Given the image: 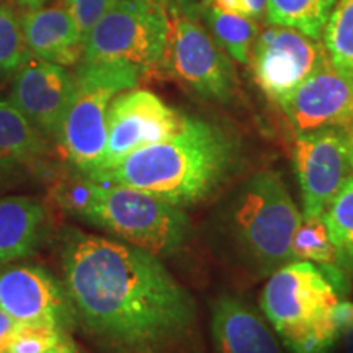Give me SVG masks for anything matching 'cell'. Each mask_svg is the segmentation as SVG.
I'll list each match as a JSON object with an SVG mask.
<instances>
[{"label": "cell", "mask_w": 353, "mask_h": 353, "mask_svg": "<svg viewBox=\"0 0 353 353\" xmlns=\"http://www.w3.org/2000/svg\"><path fill=\"white\" fill-rule=\"evenodd\" d=\"M260 301L291 353H329L341 335L334 319L339 291L319 265L293 260L276 268Z\"/></svg>", "instance_id": "277c9868"}, {"label": "cell", "mask_w": 353, "mask_h": 353, "mask_svg": "<svg viewBox=\"0 0 353 353\" xmlns=\"http://www.w3.org/2000/svg\"><path fill=\"white\" fill-rule=\"evenodd\" d=\"M268 0H211V6L221 12L260 21L265 19Z\"/></svg>", "instance_id": "4316f807"}, {"label": "cell", "mask_w": 353, "mask_h": 353, "mask_svg": "<svg viewBox=\"0 0 353 353\" xmlns=\"http://www.w3.org/2000/svg\"><path fill=\"white\" fill-rule=\"evenodd\" d=\"M303 213L276 172H259L247 182L232 208L237 244L262 272H275L293 262L291 242Z\"/></svg>", "instance_id": "5b68a950"}, {"label": "cell", "mask_w": 353, "mask_h": 353, "mask_svg": "<svg viewBox=\"0 0 353 353\" xmlns=\"http://www.w3.org/2000/svg\"><path fill=\"white\" fill-rule=\"evenodd\" d=\"M211 6V0H174V6L176 12H180L182 15H187L190 19H201L203 12ZM169 7V8H170Z\"/></svg>", "instance_id": "83f0119b"}, {"label": "cell", "mask_w": 353, "mask_h": 353, "mask_svg": "<svg viewBox=\"0 0 353 353\" xmlns=\"http://www.w3.org/2000/svg\"><path fill=\"white\" fill-rule=\"evenodd\" d=\"M46 353H81V352L77 350L76 345H74V343L70 342L68 337H63L56 347H52L51 350Z\"/></svg>", "instance_id": "4dcf8cb0"}, {"label": "cell", "mask_w": 353, "mask_h": 353, "mask_svg": "<svg viewBox=\"0 0 353 353\" xmlns=\"http://www.w3.org/2000/svg\"><path fill=\"white\" fill-rule=\"evenodd\" d=\"M63 337V330L51 325L20 322L3 353H46L56 347Z\"/></svg>", "instance_id": "d4e9b609"}, {"label": "cell", "mask_w": 353, "mask_h": 353, "mask_svg": "<svg viewBox=\"0 0 353 353\" xmlns=\"http://www.w3.org/2000/svg\"><path fill=\"white\" fill-rule=\"evenodd\" d=\"M72 314L110 353H187L195 304L156 255L77 232L63 252Z\"/></svg>", "instance_id": "6da1fadb"}, {"label": "cell", "mask_w": 353, "mask_h": 353, "mask_svg": "<svg viewBox=\"0 0 353 353\" xmlns=\"http://www.w3.org/2000/svg\"><path fill=\"white\" fill-rule=\"evenodd\" d=\"M0 353H3V352H2V350H0Z\"/></svg>", "instance_id": "d590c367"}, {"label": "cell", "mask_w": 353, "mask_h": 353, "mask_svg": "<svg viewBox=\"0 0 353 353\" xmlns=\"http://www.w3.org/2000/svg\"><path fill=\"white\" fill-rule=\"evenodd\" d=\"M20 21L30 54L63 68L81 63L85 39L64 6L26 10Z\"/></svg>", "instance_id": "9a60e30c"}, {"label": "cell", "mask_w": 353, "mask_h": 353, "mask_svg": "<svg viewBox=\"0 0 353 353\" xmlns=\"http://www.w3.org/2000/svg\"><path fill=\"white\" fill-rule=\"evenodd\" d=\"M76 90V79L63 65L30 54L13 79L10 103L46 139L57 141Z\"/></svg>", "instance_id": "4fadbf2b"}, {"label": "cell", "mask_w": 353, "mask_h": 353, "mask_svg": "<svg viewBox=\"0 0 353 353\" xmlns=\"http://www.w3.org/2000/svg\"><path fill=\"white\" fill-rule=\"evenodd\" d=\"M322 43L337 68L353 70V0L335 2L322 33Z\"/></svg>", "instance_id": "603a6c76"}, {"label": "cell", "mask_w": 353, "mask_h": 353, "mask_svg": "<svg viewBox=\"0 0 353 353\" xmlns=\"http://www.w3.org/2000/svg\"><path fill=\"white\" fill-rule=\"evenodd\" d=\"M17 2H19V6L26 8V10H34V8L43 7L44 0H17Z\"/></svg>", "instance_id": "d6a6232c"}, {"label": "cell", "mask_w": 353, "mask_h": 353, "mask_svg": "<svg viewBox=\"0 0 353 353\" xmlns=\"http://www.w3.org/2000/svg\"><path fill=\"white\" fill-rule=\"evenodd\" d=\"M143 74L121 64H97L81 61L76 90L65 112L57 144L69 164L81 174L99 165L107 145L108 108L123 92L138 85Z\"/></svg>", "instance_id": "8992f818"}, {"label": "cell", "mask_w": 353, "mask_h": 353, "mask_svg": "<svg viewBox=\"0 0 353 353\" xmlns=\"http://www.w3.org/2000/svg\"><path fill=\"white\" fill-rule=\"evenodd\" d=\"M352 141H353V126H352Z\"/></svg>", "instance_id": "e575fe53"}, {"label": "cell", "mask_w": 353, "mask_h": 353, "mask_svg": "<svg viewBox=\"0 0 353 353\" xmlns=\"http://www.w3.org/2000/svg\"><path fill=\"white\" fill-rule=\"evenodd\" d=\"M169 19L149 0H120L85 39L83 63L121 64L141 74L161 68Z\"/></svg>", "instance_id": "52a82bcc"}, {"label": "cell", "mask_w": 353, "mask_h": 353, "mask_svg": "<svg viewBox=\"0 0 353 353\" xmlns=\"http://www.w3.org/2000/svg\"><path fill=\"white\" fill-rule=\"evenodd\" d=\"M20 322L15 321L13 317L7 314L6 311L0 309V350H6L8 341H10L12 334L15 332V329L19 327Z\"/></svg>", "instance_id": "f546056e"}, {"label": "cell", "mask_w": 353, "mask_h": 353, "mask_svg": "<svg viewBox=\"0 0 353 353\" xmlns=\"http://www.w3.org/2000/svg\"><path fill=\"white\" fill-rule=\"evenodd\" d=\"M329 57L322 39L296 28L267 23L250 52V68L260 90L278 105Z\"/></svg>", "instance_id": "8fae6325"}, {"label": "cell", "mask_w": 353, "mask_h": 353, "mask_svg": "<svg viewBox=\"0 0 353 353\" xmlns=\"http://www.w3.org/2000/svg\"><path fill=\"white\" fill-rule=\"evenodd\" d=\"M46 223L43 203L32 196L0 198V265L28 257Z\"/></svg>", "instance_id": "e0dca14e"}, {"label": "cell", "mask_w": 353, "mask_h": 353, "mask_svg": "<svg viewBox=\"0 0 353 353\" xmlns=\"http://www.w3.org/2000/svg\"><path fill=\"white\" fill-rule=\"evenodd\" d=\"M46 151L41 132L10 101L0 99V175L34 164Z\"/></svg>", "instance_id": "ac0fdd59"}, {"label": "cell", "mask_w": 353, "mask_h": 353, "mask_svg": "<svg viewBox=\"0 0 353 353\" xmlns=\"http://www.w3.org/2000/svg\"><path fill=\"white\" fill-rule=\"evenodd\" d=\"M0 309L23 324L51 325L63 332L72 317L65 291L34 265L0 267Z\"/></svg>", "instance_id": "5bb4252c"}, {"label": "cell", "mask_w": 353, "mask_h": 353, "mask_svg": "<svg viewBox=\"0 0 353 353\" xmlns=\"http://www.w3.org/2000/svg\"><path fill=\"white\" fill-rule=\"evenodd\" d=\"M293 165L303 195V218H322L353 175L352 132L324 128L298 134Z\"/></svg>", "instance_id": "30bf717a"}, {"label": "cell", "mask_w": 353, "mask_h": 353, "mask_svg": "<svg viewBox=\"0 0 353 353\" xmlns=\"http://www.w3.org/2000/svg\"><path fill=\"white\" fill-rule=\"evenodd\" d=\"M294 260H306L319 267L341 268L339 254L330 241L327 226L322 218H303L291 242Z\"/></svg>", "instance_id": "7402d4cb"}, {"label": "cell", "mask_w": 353, "mask_h": 353, "mask_svg": "<svg viewBox=\"0 0 353 353\" xmlns=\"http://www.w3.org/2000/svg\"><path fill=\"white\" fill-rule=\"evenodd\" d=\"M28 57L20 19L10 7L0 6V76L17 72Z\"/></svg>", "instance_id": "cb8c5ba5"}, {"label": "cell", "mask_w": 353, "mask_h": 353, "mask_svg": "<svg viewBox=\"0 0 353 353\" xmlns=\"http://www.w3.org/2000/svg\"><path fill=\"white\" fill-rule=\"evenodd\" d=\"M341 267L353 268V175L322 214Z\"/></svg>", "instance_id": "44dd1931"}, {"label": "cell", "mask_w": 353, "mask_h": 353, "mask_svg": "<svg viewBox=\"0 0 353 353\" xmlns=\"http://www.w3.org/2000/svg\"><path fill=\"white\" fill-rule=\"evenodd\" d=\"M120 0H64V7L68 8L79 32L87 39L95 25L103 19Z\"/></svg>", "instance_id": "484cf974"}, {"label": "cell", "mask_w": 353, "mask_h": 353, "mask_svg": "<svg viewBox=\"0 0 353 353\" xmlns=\"http://www.w3.org/2000/svg\"><path fill=\"white\" fill-rule=\"evenodd\" d=\"M341 335L343 337V345H345V353H353V327L345 329Z\"/></svg>", "instance_id": "1f68e13d"}, {"label": "cell", "mask_w": 353, "mask_h": 353, "mask_svg": "<svg viewBox=\"0 0 353 353\" xmlns=\"http://www.w3.org/2000/svg\"><path fill=\"white\" fill-rule=\"evenodd\" d=\"M337 0H268L265 21L296 28L307 37L322 39Z\"/></svg>", "instance_id": "ffe728a7"}, {"label": "cell", "mask_w": 353, "mask_h": 353, "mask_svg": "<svg viewBox=\"0 0 353 353\" xmlns=\"http://www.w3.org/2000/svg\"><path fill=\"white\" fill-rule=\"evenodd\" d=\"M201 20L205 21L210 33L232 61L242 65L249 64L250 52L260 32L259 21L221 12L213 6L203 12Z\"/></svg>", "instance_id": "d6986e66"}, {"label": "cell", "mask_w": 353, "mask_h": 353, "mask_svg": "<svg viewBox=\"0 0 353 353\" xmlns=\"http://www.w3.org/2000/svg\"><path fill=\"white\" fill-rule=\"evenodd\" d=\"M167 19L169 30L159 69L201 99L221 103L232 100L237 90L232 59L210 30L172 7L167 10Z\"/></svg>", "instance_id": "ba28073f"}, {"label": "cell", "mask_w": 353, "mask_h": 353, "mask_svg": "<svg viewBox=\"0 0 353 353\" xmlns=\"http://www.w3.org/2000/svg\"><path fill=\"white\" fill-rule=\"evenodd\" d=\"M187 117L145 88H131L114 97L107 117V145L99 165L88 174L113 169L145 145L174 138Z\"/></svg>", "instance_id": "9c48e42d"}, {"label": "cell", "mask_w": 353, "mask_h": 353, "mask_svg": "<svg viewBox=\"0 0 353 353\" xmlns=\"http://www.w3.org/2000/svg\"><path fill=\"white\" fill-rule=\"evenodd\" d=\"M335 325H337L339 334H342L345 329L353 327V303L339 301L334 311Z\"/></svg>", "instance_id": "f1b7e54d"}, {"label": "cell", "mask_w": 353, "mask_h": 353, "mask_svg": "<svg viewBox=\"0 0 353 353\" xmlns=\"http://www.w3.org/2000/svg\"><path fill=\"white\" fill-rule=\"evenodd\" d=\"M211 334L218 353H281L262 317L239 298L221 296L214 303Z\"/></svg>", "instance_id": "2e32d148"}, {"label": "cell", "mask_w": 353, "mask_h": 353, "mask_svg": "<svg viewBox=\"0 0 353 353\" xmlns=\"http://www.w3.org/2000/svg\"><path fill=\"white\" fill-rule=\"evenodd\" d=\"M237 144L214 123L187 118L174 138L145 145L113 169L87 175L126 185L185 208L208 200L232 174Z\"/></svg>", "instance_id": "7a4b0ae2"}, {"label": "cell", "mask_w": 353, "mask_h": 353, "mask_svg": "<svg viewBox=\"0 0 353 353\" xmlns=\"http://www.w3.org/2000/svg\"><path fill=\"white\" fill-rule=\"evenodd\" d=\"M54 200L68 213L156 257H169L187 242L190 223L182 208L143 190L77 172L56 183Z\"/></svg>", "instance_id": "3957f363"}, {"label": "cell", "mask_w": 353, "mask_h": 353, "mask_svg": "<svg viewBox=\"0 0 353 353\" xmlns=\"http://www.w3.org/2000/svg\"><path fill=\"white\" fill-rule=\"evenodd\" d=\"M278 107L298 134L324 128L352 132L353 70L337 68L330 57H325Z\"/></svg>", "instance_id": "7c38bea8"}, {"label": "cell", "mask_w": 353, "mask_h": 353, "mask_svg": "<svg viewBox=\"0 0 353 353\" xmlns=\"http://www.w3.org/2000/svg\"><path fill=\"white\" fill-rule=\"evenodd\" d=\"M149 2L154 3V6L165 8V10H169V7L172 6V0H149Z\"/></svg>", "instance_id": "836d02e7"}]
</instances>
